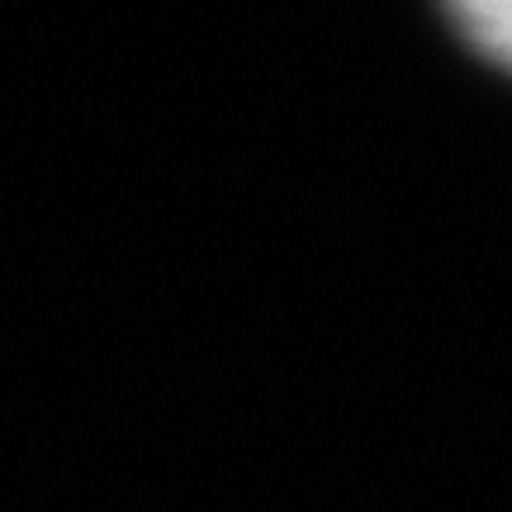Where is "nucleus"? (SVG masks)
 <instances>
[{"label": "nucleus", "mask_w": 512, "mask_h": 512, "mask_svg": "<svg viewBox=\"0 0 512 512\" xmlns=\"http://www.w3.org/2000/svg\"><path fill=\"white\" fill-rule=\"evenodd\" d=\"M446 10L479 53L512 72V0H446Z\"/></svg>", "instance_id": "nucleus-1"}]
</instances>
